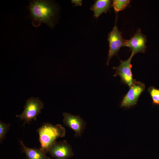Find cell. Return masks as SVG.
<instances>
[{"mask_svg": "<svg viewBox=\"0 0 159 159\" xmlns=\"http://www.w3.org/2000/svg\"><path fill=\"white\" fill-rule=\"evenodd\" d=\"M134 55L132 53L127 59L124 61L120 60V63L119 66L113 67V69L116 71L113 76L115 77L119 76L121 81L129 87L132 85L134 80L133 78L131 71L132 65L131 64L132 59Z\"/></svg>", "mask_w": 159, "mask_h": 159, "instance_id": "obj_7", "label": "cell"}, {"mask_svg": "<svg viewBox=\"0 0 159 159\" xmlns=\"http://www.w3.org/2000/svg\"><path fill=\"white\" fill-rule=\"evenodd\" d=\"M112 6V1L110 0H97L92 5L90 9L94 13V16L98 17L103 13H106Z\"/></svg>", "mask_w": 159, "mask_h": 159, "instance_id": "obj_11", "label": "cell"}, {"mask_svg": "<svg viewBox=\"0 0 159 159\" xmlns=\"http://www.w3.org/2000/svg\"><path fill=\"white\" fill-rule=\"evenodd\" d=\"M72 3L75 4L74 6H81L82 1L81 0H72Z\"/></svg>", "mask_w": 159, "mask_h": 159, "instance_id": "obj_15", "label": "cell"}, {"mask_svg": "<svg viewBox=\"0 0 159 159\" xmlns=\"http://www.w3.org/2000/svg\"><path fill=\"white\" fill-rule=\"evenodd\" d=\"M28 8L32 24L35 27L42 23L53 28L57 19L59 8L50 0H33L29 2Z\"/></svg>", "mask_w": 159, "mask_h": 159, "instance_id": "obj_1", "label": "cell"}, {"mask_svg": "<svg viewBox=\"0 0 159 159\" xmlns=\"http://www.w3.org/2000/svg\"><path fill=\"white\" fill-rule=\"evenodd\" d=\"M148 91L152 99L153 104L154 105H159V89L151 86L148 88Z\"/></svg>", "mask_w": 159, "mask_h": 159, "instance_id": "obj_13", "label": "cell"}, {"mask_svg": "<svg viewBox=\"0 0 159 159\" xmlns=\"http://www.w3.org/2000/svg\"><path fill=\"white\" fill-rule=\"evenodd\" d=\"M108 39L109 44V49L107 61V64L109 65L111 59L117 55L120 48L125 46V40L122 36V32L119 30L116 25L113 28L108 35Z\"/></svg>", "mask_w": 159, "mask_h": 159, "instance_id": "obj_5", "label": "cell"}, {"mask_svg": "<svg viewBox=\"0 0 159 159\" xmlns=\"http://www.w3.org/2000/svg\"><path fill=\"white\" fill-rule=\"evenodd\" d=\"M64 124L75 132V136H80L86 126L84 120L80 115H74L64 112L62 114Z\"/></svg>", "mask_w": 159, "mask_h": 159, "instance_id": "obj_9", "label": "cell"}, {"mask_svg": "<svg viewBox=\"0 0 159 159\" xmlns=\"http://www.w3.org/2000/svg\"><path fill=\"white\" fill-rule=\"evenodd\" d=\"M127 93L121 102L122 107L129 108L136 104L139 98L145 88V84L134 79Z\"/></svg>", "mask_w": 159, "mask_h": 159, "instance_id": "obj_4", "label": "cell"}, {"mask_svg": "<svg viewBox=\"0 0 159 159\" xmlns=\"http://www.w3.org/2000/svg\"><path fill=\"white\" fill-rule=\"evenodd\" d=\"M130 0H114L112 3V6L116 12L125 9L130 6Z\"/></svg>", "mask_w": 159, "mask_h": 159, "instance_id": "obj_12", "label": "cell"}, {"mask_svg": "<svg viewBox=\"0 0 159 159\" xmlns=\"http://www.w3.org/2000/svg\"><path fill=\"white\" fill-rule=\"evenodd\" d=\"M43 108V103L38 97H31L26 101L22 112L16 116L23 120L24 124H29L32 120H36Z\"/></svg>", "mask_w": 159, "mask_h": 159, "instance_id": "obj_3", "label": "cell"}, {"mask_svg": "<svg viewBox=\"0 0 159 159\" xmlns=\"http://www.w3.org/2000/svg\"><path fill=\"white\" fill-rule=\"evenodd\" d=\"M48 153L56 159H67L74 155L71 145L65 140L55 141L51 146Z\"/></svg>", "mask_w": 159, "mask_h": 159, "instance_id": "obj_6", "label": "cell"}, {"mask_svg": "<svg viewBox=\"0 0 159 159\" xmlns=\"http://www.w3.org/2000/svg\"><path fill=\"white\" fill-rule=\"evenodd\" d=\"M10 124H7L2 122L1 120L0 121V140L1 143L5 138L6 134L8 132Z\"/></svg>", "mask_w": 159, "mask_h": 159, "instance_id": "obj_14", "label": "cell"}, {"mask_svg": "<svg viewBox=\"0 0 159 159\" xmlns=\"http://www.w3.org/2000/svg\"><path fill=\"white\" fill-rule=\"evenodd\" d=\"M147 41L146 36L142 33L141 29L138 28L131 39L125 40V46L129 47L134 55L138 53H144L146 48Z\"/></svg>", "mask_w": 159, "mask_h": 159, "instance_id": "obj_8", "label": "cell"}, {"mask_svg": "<svg viewBox=\"0 0 159 159\" xmlns=\"http://www.w3.org/2000/svg\"><path fill=\"white\" fill-rule=\"evenodd\" d=\"M37 131L39 136L41 145L40 149L46 153L52 145L59 138L64 137L65 128L59 124L53 125L49 123H45Z\"/></svg>", "mask_w": 159, "mask_h": 159, "instance_id": "obj_2", "label": "cell"}, {"mask_svg": "<svg viewBox=\"0 0 159 159\" xmlns=\"http://www.w3.org/2000/svg\"><path fill=\"white\" fill-rule=\"evenodd\" d=\"M19 142L21 146L22 153L26 154L27 159H52L40 148H29L26 146L23 142Z\"/></svg>", "mask_w": 159, "mask_h": 159, "instance_id": "obj_10", "label": "cell"}]
</instances>
